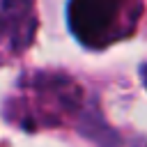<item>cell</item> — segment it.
<instances>
[{"label":"cell","mask_w":147,"mask_h":147,"mask_svg":"<svg viewBox=\"0 0 147 147\" xmlns=\"http://www.w3.org/2000/svg\"><path fill=\"white\" fill-rule=\"evenodd\" d=\"M115 7L117 0H76V5H71V25L83 41L101 46L113 39L110 28L117 14Z\"/></svg>","instance_id":"cell-1"}]
</instances>
